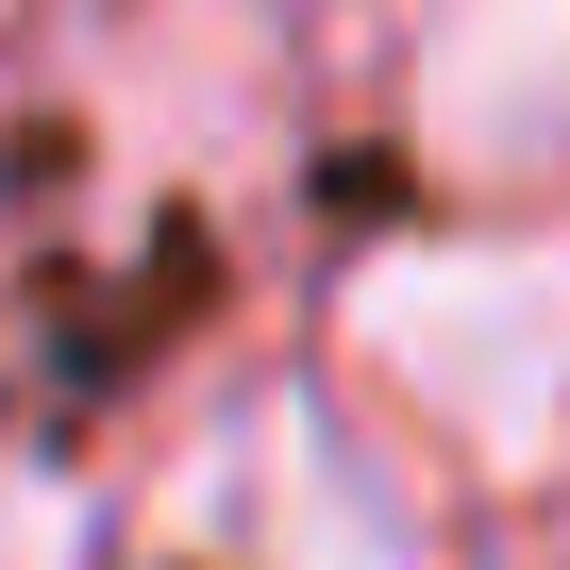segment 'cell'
Returning <instances> with one entry per match:
<instances>
[{
    "mask_svg": "<svg viewBox=\"0 0 570 570\" xmlns=\"http://www.w3.org/2000/svg\"><path fill=\"white\" fill-rule=\"evenodd\" d=\"M370 370L487 470H537L570 436V235H453V252H386L353 285Z\"/></svg>",
    "mask_w": 570,
    "mask_h": 570,
    "instance_id": "6da1fadb",
    "label": "cell"
},
{
    "mask_svg": "<svg viewBox=\"0 0 570 570\" xmlns=\"http://www.w3.org/2000/svg\"><path fill=\"white\" fill-rule=\"evenodd\" d=\"M420 151L453 185L570 168V0H436L420 18Z\"/></svg>",
    "mask_w": 570,
    "mask_h": 570,
    "instance_id": "7a4b0ae2",
    "label": "cell"
},
{
    "mask_svg": "<svg viewBox=\"0 0 570 570\" xmlns=\"http://www.w3.org/2000/svg\"><path fill=\"white\" fill-rule=\"evenodd\" d=\"M235 537H252V570H420L386 470H370L353 436H320L303 403H268V420L235 436Z\"/></svg>",
    "mask_w": 570,
    "mask_h": 570,
    "instance_id": "3957f363",
    "label": "cell"
},
{
    "mask_svg": "<svg viewBox=\"0 0 570 570\" xmlns=\"http://www.w3.org/2000/svg\"><path fill=\"white\" fill-rule=\"evenodd\" d=\"M0 570H85V503L18 470V487H0Z\"/></svg>",
    "mask_w": 570,
    "mask_h": 570,
    "instance_id": "277c9868",
    "label": "cell"
}]
</instances>
